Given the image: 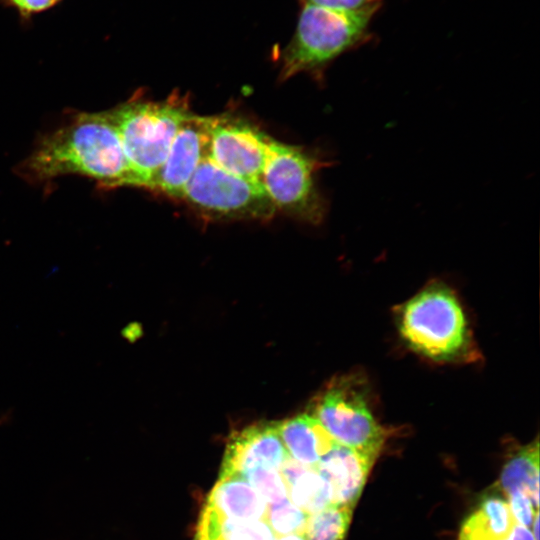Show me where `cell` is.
<instances>
[{"instance_id":"cell-1","label":"cell","mask_w":540,"mask_h":540,"mask_svg":"<svg viewBox=\"0 0 540 540\" xmlns=\"http://www.w3.org/2000/svg\"><path fill=\"white\" fill-rule=\"evenodd\" d=\"M19 172L33 182L76 174L95 180L102 188L131 185L128 163L109 111L73 116L38 142Z\"/></svg>"},{"instance_id":"cell-2","label":"cell","mask_w":540,"mask_h":540,"mask_svg":"<svg viewBox=\"0 0 540 540\" xmlns=\"http://www.w3.org/2000/svg\"><path fill=\"white\" fill-rule=\"evenodd\" d=\"M376 13L302 3L295 32L283 52L280 79L285 81L299 73L321 79L334 60L371 41Z\"/></svg>"},{"instance_id":"cell-3","label":"cell","mask_w":540,"mask_h":540,"mask_svg":"<svg viewBox=\"0 0 540 540\" xmlns=\"http://www.w3.org/2000/svg\"><path fill=\"white\" fill-rule=\"evenodd\" d=\"M109 113L128 163L130 186L149 189L175 136L193 114L188 100L177 94L161 101L131 99Z\"/></svg>"},{"instance_id":"cell-4","label":"cell","mask_w":540,"mask_h":540,"mask_svg":"<svg viewBox=\"0 0 540 540\" xmlns=\"http://www.w3.org/2000/svg\"><path fill=\"white\" fill-rule=\"evenodd\" d=\"M399 327L407 343L434 360H453L468 351L470 336L463 310L445 286L432 285L402 308Z\"/></svg>"},{"instance_id":"cell-5","label":"cell","mask_w":540,"mask_h":540,"mask_svg":"<svg viewBox=\"0 0 540 540\" xmlns=\"http://www.w3.org/2000/svg\"><path fill=\"white\" fill-rule=\"evenodd\" d=\"M329 163L306 150L271 140L260 182L276 211L309 224L321 223L327 202L316 184V174Z\"/></svg>"},{"instance_id":"cell-6","label":"cell","mask_w":540,"mask_h":540,"mask_svg":"<svg viewBox=\"0 0 540 540\" xmlns=\"http://www.w3.org/2000/svg\"><path fill=\"white\" fill-rule=\"evenodd\" d=\"M181 200L212 220H269L276 212L261 182L234 175L208 156L194 172Z\"/></svg>"},{"instance_id":"cell-7","label":"cell","mask_w":540,"mask_h":540,"mask_svg":"<svg viewBox=\"0 0 540 540\" xmlns=\"http://www.w3.org/2000/svg\"><path fill=\"white\" fill-rule=\"evenodd\" d=\"M333 440L374 460L385 442V432L371 413L364 396L347 380L328 388L311 413Z\"/></svg>"},{"instance_id":"cell-8","label":"cell","mask_w":540,"mask_h":540,"mask_svg":"<svg viewBox=\"0 0 540 540\" xmlns=\"http://www.w3.org/2000/svg\"><path fill=\"white\" fill-rule=\"evenodd\" d=\"M271 140L242 118L209 116L207 156L239 177L260 182Z\"/></svg>"},{"instance_id":"cell-9","label":"cell","mask_w":540,"mask_h":540,"mask_svg":"<svg viewBox=\"0 0 540 540\" xmlns=\"http://www.w3.org/2000/svg\"><path fill=\"white\" fill-rule=\"evenodd\" d=\"M207 116L192 114L175 136L149 190L181 200L201 161L208 155Z\"/></svg>"},{"instance_id":"cell-10","label":"cell","mask_w":540,"mask_h":540,"mask_svg":"<svg viewBox=\"0 0 540 540\" xmlns=\"http://www.w3.org/2000/svg\"><path fill=\"white\" fill-rule=\"evenodd\" d=\"M288 457L277 423L256 424L231 436L220 475L243 477L256 469L280 470Z\"/></svg>"},{"instance_id":"cell-11","label":"cell","mask_w":540,"mask_h":540,"mask_svg":"<svg viewBox=\"0 0 540 540\" xmlns=\"http://www.w3.org/2000/svg\"><path fill=\"white\" fill-rule=\"evenodd\" d=\"M374 462L356 450L334 443L315 466L330 488L332 505L354 509Z\"/></svg>"},{"instance_id":"cell-12","label":"cell","mask_w":540,"mask_h":540,"mask_svg":"<svg viewBox=\"0 0 540 540\" xmlns=\"http://www.w3.org/2000/svg\"><path fill=\"white\" fill-rule=\"evenodd\" d=\"M204 506L229 519L264 520L268 504L242 476L219 475Z\"/></svg>"},{"instance_id":"cell-13","label":"cell","mask_w":540,"mask_h":540,"mask_svg":"<svg viewBox=\"0 0 540 540\" xmlns=\"http://www.w3.org/2000/svg\"><path fill=\"white\" fill-rule=\"evenodd\" d=\"M280 438L295 461L313 467L335 441L312 414L297 415L277 423Z\"/></svg>"},{"instance_id":"cell-14","label":"cell","mask_w":540,"mask_h":540,"mask_svg":"<svg viewBox=\"0 0 540 540\" xmlns=\"http://www.w3.org/2000/svg\"><path fill=\"white\" fill-rule=\"evenodd\" d=\"M279 471L287 488V497L308 515L332 505L330 488L315 468L289 456Z\"/></svg>"},{"instance_id":"cell-15","label":"cell","mask_w":540,"mask_h":540,"mask_svg":"<svg viewBox=\"0 0 540 540\" xmlns=\"http://www.w3.org/2000/svg\"><path fill=\"white\" fill-rule=\"evenodd\" d=\"M515 525L507 500L493 494L463 521L458 540H503Z\"/></svg>"},{"instance_id":"cell-16","label":"cell","mask_w":540,"mask_h":540,"mask_svg":"<svg viewBox=\"0 0 540 540\" xmlns=\"http://www.w3.org/2000/svg\"><path fill=\"white\" fill-rule=\"evenodd\" d=\"M500 489L508 496L521 492L528 496L536 509L539 507V442L522 446L504 465L500 475Z\"/></svg>"},{"instance_id":"cell-17","label":"cell","mask_w":540,"mask_h":540,"mask_svg":"<svg viewBox=\"0 0 540 540\" xmlns=\"http://www.w3.org/2000/svg\"><path fill=\"white\" fill-rule=\"evenodd\" d=\"M264 520L242 521L222 517L203 506L194 540H274Z\"/></svg>"},{"instance_id":"cell-18","label":"cell","mask_w":540,"mask_h":540,"mask_svg":"<svg viewBox=\"0 0 540 540\" xmlns=\"http://www.w3.org/2000/svg\"><path fill=\"white\" fill-rule=\"evenodd\" d=\"M353 508L330 505L309 515L304 535L306 540H345Z\"/></svg>"},{"instance_id":"cell-19","label":"cell","mask_w":540,"mask_h":540,"mask_svg":"<svg viewBox=\"0 0 540 540\" xmlns=\"http://www.w3.org/2000/svg\"><path fill=\"white\" fill-rule=\"evenodd\" d=\"M309 515L293 504L289 498L267 506L264 521L276 537L304 534Z\"/></svg>"},{"instance_id":"cell-20","label":"cell","mask_w":540,"mask_h":540,"mask_svg":"<svg viewBox=\"0 0 540 540\" xmlns=\"http://www.w3.org/2000/svg\"><path fill=\"white\" fill-rule=\"evenodd\" d=\"M243 477L268 505L287 498V488L279 470L256 469Z\"/></svg>"},{"instance_id":"cell-21","label":"cell","mask_w":540,"mask_h":540,"mask_svg":"<svg viewBox=\"0 0 540 540\" xmlns=\"http://www.w3.org/2000/svg\"><path fill=\"white\" fill-rule=\"evenodd\" d=\"M506 497L516 524L531 530L536 516L539 515L538 509L524 493L513 492Z\"/></svg>"},{"instance_id":"cell-22","label":"cell","mask_w":540,"mask_h":540,"mask_svg":"<svg viewBox=\"0 0 540 540\" xmlns=\"http://www.w3.org/2000/svg\"><path fill=\"white\" fill-rule=\"evenodd\" d=\"M1 3L16 12L21 20L28 21L33 16L46 12L62 0H0Z\"/></svg>"},{"instance_id":"cell-23","label":"cell","mask_w":540,"mask_h":540,"mask_svg":"<svg viewBox=\"0 0 540 540\" xmlns=\"http://www.w3.org/2000/svg\"><path fill=\"white\" fill-rule=\"evenodd\" d=\"M301 3H309L329 9L347 12H378L382 6L383 0H301Z\"/></svg>"},{"instance_id":"cell-24","label":"cell","mask_w":540,"mask_h":540,"mask_svg":"<svg viewBox=\"0 0 540 540\" xmlns=\"http://www.w3.org/2000/svg\"><path fill=\"white\" fill-rule=\"evenodd\" d=\"M503 540H536L529 528L516 524Z\"/></svg>"},{"instance_id":"cell-25","label":"cell","mask_w":540,"mask_h":540,"mask_svg":"<svg viewBox=\"0 0 540 540\" xmlns=\"http://www.w3.org/2000/svg\"><path fill=\"white\" fill-rule=\"evenodd\" d=\"M274 540H306V537L304 534H290L276 537Z\"/></svg>"}]
</instances>
